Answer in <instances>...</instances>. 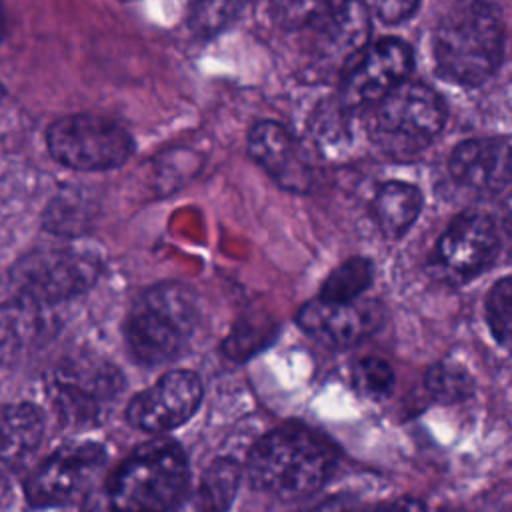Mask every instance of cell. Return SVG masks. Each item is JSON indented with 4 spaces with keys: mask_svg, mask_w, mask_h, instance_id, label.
Instances as JSON below:
<instances>
[{
    "mask_svg": "<svg viewBox=\"0 0 512 512\" xmlns=\"http://www.w3.org/2000/svg\"><path fill=\"white\" fill-rule=\"evenodd\" d=\"M334 446L302 424H282L264 434L246 458V478L254 490L280 500L314 494L332 474Z\"/></svg>",
    "mask_w": 512,
    "mask_h": 512,
    "instance_id": "1",
    "label": "cell"
},
{
    "mask_svg": "<svg viewBox=\"0 0 512 512\" xmlns=\"http://www.w3.org/2000/svg\"><path fill=\"white\" fill-rule=\"evenodd\" d=\"M190 464L182 446L156 438L136 446L104 482V512H170L186 496Z\"/></svg>",
    "mask_w": 512,
    "mask_h": 512,
    "instance_id": "2",
    "label": "cell"
},
{
    "mask_svg": "<svg viewBox=\"0 0 512 512\" xmlns=\"http://www.w3.org/2000/svg\"><path fill=\"white\" fill-rule=\"evenodd\" d=\"M434 58L438 72L464 86L488 80L504 52V24L498 6L466 0L450 8L436 26Z\"/></svg>",
    "mask_w": 512,
    "mask_h": 512,
    "instance_id": "3",
    "label": "cell"
},
{
    "mask_svg": "<svg viewBox=\"0 0 512 512\" xmlns=\"http://www.w3.org/2000/svg\"><path fill=\"white\" fill-rule=\"evenodd\" d=\"M198 322L200 308L188 286L180 282L150 286L126 316V348L138 364H168L186 352Z\"/></svg>",
    "mask_w": 512,
    "mask_h": 512,
    "instance_id": "4",
    "label": "cell"
},
{
    "mask_svg": "<svg viewBox=\"0 0 512 512\" xmlns=\"http://www.w3.org/2000/svg\"><path fill=\"white\" fill-rule=\"evenodd\" d=\"M126 386L124 374L110 360L78 352L62 358L46 376V396L66 426H98Z\"/></svg>",
    "mask_w": 512,
    "mask_h": 512,
    "instance_id": "5",
    "label": "cell"
},
{
    "mask_svg": "<svg viewBox=\"0 0 512 512\" xmlns=\"http://www.w3.org/2000/svg\"><path fill=\"white\" fill-rule=\"evenodd\" d=\"M444 122L442 98L422 82L404 80L376 102L370 138L384 154L408 158L432 144Z\"/></svg>",
    "mask_w": 512,
    "mask_h": 512,
    "instance_id": "6",
    "label": "cell"
},
{
    "mask_svg": "<svg viewBox=\"0 0 512 512\" xmlns=\"http://www.w3.org/2000/svg\"><path fill=\"white\" fill-rule=\"evenodd\" d=\"M102 272L96 254L80 248L34 250L20 258L10 272L16 296L42 308L84 294Z\"/></svg>",
    "mask_w": 512,
    "mask_h": 512,
    "instance_id": "7",
    "label": "cell"
},
{
    "mask_svg": "<svg viewBox=\"0 0 512 512\" xmlns=\"http://www.w3.org/2000/svg\"><path fill=\"white\" fill-rule=\"evenodd\" d=\"M50 156L72 170L94 172L124 164L134 152L130 132L98 114H70L54 120L46 132Z\"/></svg>",
    "mask_w": 512,
    "mask_h": 512,
    "instance_id": "8",
    "label": "cell"
},
{
    "mask_svg": "<svg viewBox=\"0 0 512 512\" xmlns=\"http://www.w3.org/2000/svg\"><path fill=\"white\" fill-rule=\"evenodd\" d=\"M108 452L98 442H68L48 454L26 478L24 496L32 508L68 506L92 488Z\"/></svg>",
    "mask_w": 512,
    "mask_h": 512,
    "instance_id": "9",
    "label": "cell"
},
{
    "mask_svg": "<svg viewBox=\"0 0 512 512\" xmlns=\"http://www.w3.org/2000/svg\"><path fill=\"white\" fill-rule=\"evenodd\" d=\"M498 252L500 234L494 218L482 210H466L438 238L434 264L448 280L468 282L488 270Z\"/></svg>",
    "mask_w": 512,
    "mask_h": 512,
    "instance_id": "10",
    "label": "cell"
},
{
    "mask_svg": "<svg viewBox=\"0 0 512 512\" xmlns=\"http://www.w3.org/2000/svg\"><path fill=\"white\" fill-rule=\"evenodd\" d=\"M202 396L204 388L196 372L186 368L170 370L128 402L126 420L142 432L162 434L190 420Z\"/></svg>",
    "mask_w": 512,
    "mask_h": 512,
    "instance_id": "11",
    "label": "cell"
},
{
    "mask_svg": "<svg viewBox=\"0 0 512 512\" xmlns=\"http://www.w3.org/2000/svg\"><path fill=\"white\" fill-rule=\"evenodd\" d=\"M412 70V50L398 38L378 40L362 50L344 72L340 106L346 112L376 104L392 88L408 78Z\"/></svg>",
    "mask_w": 512,
    "mask_h": 512,
    "instance_id": "12",
    "label": "cell"
},
{
    "mask_svg": "<svg viewBox=\"0 0 512 512\" xmlns=\"http://www.w3.org/2000/svg\"><path fill=\"white\" fill-rule=\"evenodd\" d=\"M382 310L374 302H332L316 296L296 312V324L312 340L328 348H350L368 338L380 324Z\"/></svg>",
    "mask_w": 512,
    "mask_h": 512,
    "instance_id": "13",
    "label": "cell"
},
{
    "mask_svg": "<svg viewBox=\"0 0 512 512\" xmlns=\"http://www.w3.org/2000/svg\"><path fill=\"white\" fill-rule=\"evenodd\" d=\"M248 152L278 186L290 192H308L314 186V170L302 146L278 122L254 124L248 134Z\"/></svg>",
    "mask_w": 512,
    "mask_h": 512,
    "instance_id": "14",
    "label": "cell"
},
{
    "mask_svg": "<svg viewBox=\"0 0 512 512\" xmlns=\"http://www.w3.org/2000/svg\"><path fill=\"white\" fill-rule=\"evenodd\" d=\"M370 20L356 0H342L340 6L316 28H312V48L322 68L342 70L356 60L368 40Z\"/></svg>",
    "mask_w": 512,
    "mask_h": 512,
    "instance_id": "15",
    "label": "cell"
},
{
    "mask_svg": "<svg viewBox=\"0 0 512 512\" xmlns=\"http://www.w3.org/2000/svg\"><path fill=\"white\" fill-rule=\"evenodd\" d=\"M448 170L464 188L480 194H498L510 182L508 138H478L458 144L450 154Z\"/></svg>",
    "mask_w": 512,
    "mask_h": 512,
    "instance_id": "16",
    "label": "cell"
},
{
    "mask_svg": "<svg viewBox=\"0 0 512 512\" xmlns=\"http://www.w3.org/2000/svg\"><path fill=\"white\" fill-rule=\"evenodd\" d=\"M46 432L42 410L32 402L0 408V472L16 474L36 456Z\"/></svg>",
    "mask_w": 512,
    "mask_h": 512,
    "instance_id": "17",
    "label": "cell"
},
{
    "mask_svg": "<svg viewBox=\"0 0 512 512\" xmlns=\"http://www.w3.org/2000/svg\"><path fill=\"white\" fill-rule=\"evenodd\" d=\"M46 310L20 296L0 304V368L14 366L40 342L48 330Z\"/></svg>",
    "mask_w": 512,
    "mask_h": 512,
    "instance_id": "18",
    "label": "cell"
},
{
    "mask_svg": "<svg viewBox=\"0 0 512 512\" xmlns=\"http://www.w3.org/2000/svg\"><path fill=\"white\" fill-rule=\"evenodd\" d=\"M422 208V194L408 182H386L378 188L372 212L378 228L388 238H400L418 218Z\"/></svg>",
    "mask_w": 512,
    "mask_h": 512,
    "instance_id": "19",
    "label": "cell"
},
{
    "mask_svg": "<svg viewBox=\"0 0 512 512\" xmlns=\"http://www.w3.org/2000/svg\"><path fill=\"white\" fill-rule=\"evenodd\" d=\"M240 484V466L230 458H216L202 474L192 494V512H228Z\"/></svg>",
    "mask_w": 512,
    "mask_h": 512,
    "instance_id": "20",
    "label": "cell"
},
{
    "mask_svg": "<svg viewBox=\"0 0 512 512\" xmlns=\"http://www.w3.org/2000/svg\"><path fill=\"white\" fill-rule=\"evenodd\" d=\"M372 278H374L372 260L364 256H354L344 260L338 268H334L326 276L318 296L332 302H352V300H358L368 290V286L372 284Z\"/></svg>",
    "mask_w": 512,
    "mask_h": 512,
    "instance_id": "21",
    "label": "cell"
},
{
    "mask_svg": "<svg viewBox=\"0 0 512 512\" xmlns=\"http://www.w3.org/2000/svg\"><path fill=\"white\" fill-rule=\"evenodd\" d=\"M424 386L436 402L458 404L474 394L476 382L462 364L442 360L426 370Z\"/></svg>",
    "mask_w": 512,
    "mask_h": 512,
    "instance_id": "22",
    "label": "cell"
},
{
    "mask_svg": "<svg viewBox=\"0 0 512 512\" xmlns=\"http://www.w3.org/2000/svg\"><path fill=\"white\" fill-rule=\"evenodd\" d=\"M246 0H196L190 10V28L198 38H214L240 16Z\"/></svg>",
    "mask_w": 512,
    "mask_h": 512,
    "instance_id": "23",
    "label": "cell"
},
{
    "mask_svg": "<svg viewBox=\"0 0 512 512\" xmlns=\"http://www.w3.org/2000/svg\"><path fill=\"white\" fill-rule=\"evenodd\" d=\"M342 0H276L274 18L288 30H312L324 22Z\"/></svg>",
    "mask_w": 512,
    "mask_h": 512,
    "instance_id": "24",
    "label": "cell"
},
{
    "mask_svg": "<svg viewBox=\"0 0 512 512\" xmlns=\"http://www.w3.org/2000/svg\"><path fill=\"white\" fill-rule=\"evenodd\" d=\"M394 370L378 356H364L352 366V386L370 400L388 398L394 390Z\"/></svg>",
    "mask_w": 512,
    "mask_h": 512,
    "instance_id": "25",
    "label": "cell"
},
{
    "mask_svg": "<svg viewBox=\"0 0 512 512\" xmlns=\"http://www.w3.org/2000/svg\"><path fill=\"white\" fill-rule=\"evenodd\" d=\"M276 326L262 318H242L224 340L222 350L234 360H246L272 340Z\"/></svg>",
    "mask_w": 512,
    "mask_h": 512,
    "instance_id": "26",
    "label": "cell"
},
{
    "mask_svg": "<svg viewBox=\"0 0 512 512\" xmlns=\"http://www.w3.org/2000/svg\"><path fill=\"white\" fill-rule=\"evenodd\" d=\"M486 322L500 346L510 344L512 332V280L500 278L486 296Z\"/></svg>",
    "mask_w": 512,
    "mask_h": 512,
    "instance_id": "27",
    "label": "cell"
},
{
    "mask_svg": "<svg viewBox=\"0 0 512 512\" xmlns=\"http://www.w3.org/2000/svg\"><path fill=\"white\" fill-rule=\"evenodd\" d=\"M420 0H368L370 10L388 24H396L406 20L416 8Z\"/></svg>",
    "mask_w": 512,
    "mask_h": 512,
    "instance_id": "28",
    "label": "cell"
},
{
    "mask_svg": "<svg viewBox=\"0 0 512 512\" xmlns=\"http://www.w3.org/2000/svg\"><path fill=\"white\" fill-rule=\"evenodd\" d=\"M366 512H426L424 504L412 496H404V498H396L388 504H380V506H374Z\"/></svg>",
    "mask_w": 512,
    "mask_h": 512,
    "instance_id": "29",
    "label": "cell"
},
{
    "mask_svg": "<svg viewBox=\"0 0 512 512\" xmlns=\"http://www.w3.org/2000/svg\"><path fill=\"white\" fill-rule=\"evenodd\" d=\"M304 512H356L354 504L350 498H344V496H332L324 502H320L318 506L310 508V510H304Z\"/></svg>",
    "mask_w": 512,
    "mask_h": 512,
    "instance_id": "30",
    "label": "cell"
},
{
    "mask_svg": "<svg viewBox=\"0 0 512 512\" xmlns=\"http://www.w3.org/2000/svg\"><path fill=\"white\" fill-rule=\"evenodd\" d=\"M4 32H6V12H4V6L0 2V40L4 38Z\"/></svg>",
    "mask_w": 512,
    "mask_h": 512,
    "instance_id": "31",
    "label": "cell"
},
{
    "mask_svg": "<svg viewBox=\"0 0 512 512\" xmlns=\"http://www.w3.org/2000/svg\"><path fill=\"white\" fill-rule=\"evenodd\" d=\"M4 96H6V90H4V86L0 84V104H2V100H4Z\"/></svg>",
    "mask_w": 512,
    "mask_h": 512,
    "instance_id": "32",
    "label": "cell"
}]
</instances>
